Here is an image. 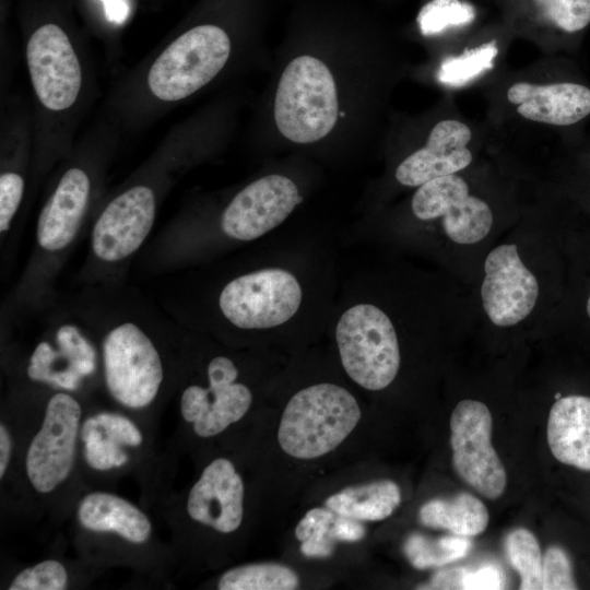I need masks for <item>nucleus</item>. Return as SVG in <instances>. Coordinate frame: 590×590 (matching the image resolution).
Listing matches in <instances>:
<instances>
[{"label":"nucleus","instance_id":"f257e3e1","mask_svg":"<svg viewBox=\"0 0 590 590\" xmlns=\"http://www.w3.org/2000/svg\"><path fill=\"white\" fill-rule=\"evenodd\" d=\"M307 302L303 275L285 266L244 271L219 290L215 307L220 318L243 331H268L292 323Z\"/></svg>","mask_w":590,"mask_h":590},{"label":"nucleus","instance_id":"f03ea898","mask_svg":"<svg viewBox=\"0 0 590 590\" xmlns=\"http://www.w3.org/2000/svg\"><path fill=\"white\" fill-rule=\"evenodd\" d=\"M362 411L355 397L333 382H319L297 391L281 416L278 441L297 459L322 457L355 429Z\"/></svg>","mask_w":590,"mask_h":590},{"label":"nucleus","instance_id":"7ed1b4c3","mask_svg":"<svg viewBox=\"0 0 590 590\" xmlns=\"http://www.w3.org/2000/svg\"><path fill=\"white\" fill-rule=\"evenodd\" d=\"M334 339L343 369L362 388L379 391L397 377L398 334L379 306L357 299L347 305L335 320Z\"/></svg>","mask_w":590,"mask_h":590},{"label":"nucleus","instance_id":"20e7f679","mask_svg":"<svg viewBox=\"0 0 590 590\" xmlns=\"http://www.w3.org/2000/svg\"><path fill=\"white\" fill-rule=\"evenodd\" d=\"M339 103L328 67L311 56L293 59L279 81L274 119L282 135L307 144L324 138L334 127Z\"/></svg>","mask_w":590,"mask_h":590},{"label":"nucleus","instance_id":"39448f33","mask_svg":"<svg viewBox=\"0 0 590 590\" xmlns=\"http://www.w3.org/2000/svg\"><path fill=\"white\" fill-rule=\"evenodd\" d=\"M101 342L103 374L109 394L129 409H143L156 398L164 368L144 321L121 316L109 321Z\"/></svg>","mask_w":590,"mask_h":590},{"label":"nucleus","instance_id":"423d86ee","mask_svg":"<svg viewBox=\"0 0 590 590\" xmlns=\"http://www.w3.org/2000/svg\"><path fill=\"white\" fill-rule=\"evenodd\" d=\"M231 52L226 32L215 25L196 26L175 39L152 64L148 84L162 101H179L208 84Z\"/></svg>","mask_w":590,"mask_h":590},{"label":"nucleus","instance_id":"0eeeda50","mask_svg":"<svg viewBox=\"0 0 590 590\" xmlns=\"http://www.w3.org/2000/svg\"><path fill=\"white\" fill-rule=\"evenodd\" d=\"M493 420L481 401L462 400L450 417L452 467L458 476L488 499L499 498L507 485L505 467L494 449Z\"/></svg>","mask_w":590,"mask_h":590},{"label":"nucleus","instance_id":"6e6552de","mask_svg":"<svg viewBox=\"0 0 590 590\" xmlns=\"http://www.w3.org/2000/svg\"><path fill=\"white\" fill-rule=\"evenodd\" d=\"M206 386L189 385L180 397V412L200 437H213L241 420L252 403L247 385L238 381L234 361L216 355L206 365Z\"/></svg>","mask_w":590,"mask_h":590},{"label":"nucleus","instance_id":"1a4fd4ad","mask_svg":"<svg viewBox=\"0 0 590 590\" xmlns=\"http://www.w3.org/2000/svg\"><path fill=\"white\" fill-rule=\"evenodd\" d=\"M81 414L79 402L69 393L58 392L48 401L40 429L26 455V474L37 492L49 493L69 476Z\"/></svg>","mask_w":590,"mask_h":590},{"label":"nucleus","instance_id":"9d476101","mask_svg":"<svg viewBox=\"0 0 590 590\" xmlns=\"http://www.w3.org/2000/svg\"><path fill=\"white\" fill-rule=\"evenodd\" d=\"M155 216L156 199L150 187L138 185L118 194L93 225V259L106 267L128 260L150 235Z\"/></svg>","mask_w":590,"mask_h":590},{"label":"nucleus","instance_id":"9b49d317","mask_svg":"<svg viewBox=\"0 0 590 590\" xmlns=\"http://www.w3.org/2000/svg\"><path fill=\"white\" fill-rule=\"evenodd\" d=\"M302 200L288 177L263 176L243 188L224 209L221 234L236 243L253 241L281 225Z\"/></svg>","mask_w":590,"mask_h":590},{"label":"nucleus","instance_id":"f8f14e48","mask_svg":"<svg viewBox=\"0 0 590 590\" xmlns=\"http://www.w3.org/2000/svg\"><path fill=\"white\" fill-rule=\"evenodd\" d=\"M411 206L414 216L421 221L441 219L445 234L457 244L481 241L493 225L488 204L470 194L467 181L456 174L421 185Z\"/></svg>","mask_w":590,"mask_h":590},{"label":"nucleus","instance_id":"ddd939ff","mask_svg":"<svg viewBox=\"0 0 590 590\" xmlns=\"http://www.w3.org/2000/svg\"><path fill=\"white\" fill-rule=\"evenodd\" d=\"M30 75L39 102L50 110L69 108L80 92V62L66 33L45 24L31 36L26 49Z\"/></svg>","mask_w":590,"mask_h":590},{"label":"nucleus","instance_id":"4468645a","mask_svg":"<svg viewBox=\"0 0 590 590\" xmlns=\"http://www.w3.org/2000/svg\"><path fill=\"white\" fill-rule=\"evenodd\" d=\"M484 269L481 297L491 321L509 327L527 318L536 303L539 284L522 263L517 246L505 244L493 249Z\"/></svg>","mask_w":590,"mask_h":590},{"label":"nucleus","instance_id":"2eb2a0df","mask_svg":"<svg viewBox=\"0 0 590 590\" xmlns=\"http://www.w3.org/2000/svg\"><path fill=\"white\" fill-rule=\"evenodd\" d=\"M97 365L98 353L87 332L79 322L62 321L54 329L51 340L36 344L27 376L36 382L74 391L95 374Z\"/></svg>","mask_w":590,"mask_h":590},{"label":"nucleus","instance_id":"dca6fc26","mask_svg":"<svg viewBox=\"0 0 590 590\" xmlns=\"http://www.w3.org/2000/svg\"><path fill=\"white\" fill-rule=\"evenodd\" d=\"M190 518L221 533L236 531L244 515V483L234 464L219 458L206 465L187 499Z\"/></svg>","mask_w":590,"mask_h":590},{"label":"nucleus","instance_id":"f3484780","mask_svg":"<svg viewBox=\"0 0 590 590\" xmlns=\"http://www.w3.org/2000/svg\"><path fill=\"white\" fill-rule=\"evenodd\" d=\"M91 191L87 174L68 169L39 213L36 245L45 258H57L74 241L81 227Z\"/></svg>","mask_w":590,"mask_h":590},{"label":"nucleus","instance_id":"a211bd4d","mask_svg":"<svg viewBox=\"0 0 590 590\" xmlns=\"http://www.w3.org/2000/svg\"><path fill=\"white\" fill-rule=\"evenodd\" d=\"M470 128L458 120H441L432 129L424 148L403 160L396 170L397 180L408 187L421 185L462 170L472 162L468 143Z\"/></svg>","mask_w":590,"mask_h":590},{"label":"nucleus","instance_id":"6ab92c4d","mask_svg":"<svg viewBox=\"0 0 590 590\" xmlns=\"http://www.w3.org/2000/svg\"><path fill=\"white\" fill-rule=\"evenodd\" d=\"M507 98L523 118L548 125H574L590 114V88L577 83L520 82L508 88Z\"/></svg>","mask_w":590,"mask_h":590},{"label":"nucleus","instance_id":"aec40b11","mask_svg":"<svg viewBox=\"0 0 590 590\" xmlns=\"http://www.w3.org/2000/svg\"><path fill=\"white\" fill-rule=\"evenodd\" d=\"M547 444L560 463L590 471V397H562L551 408Z\"/></svg>","mask_w":590,"mask_h":590},{"label":"nucleus","instance_id":"412c9836","mask_svg":"<svg viewBox=\"0 0 590 590\" xmlns=\"http://www.w3.org/2000/svg\"><path fill=\"white\" fill-rule=\"evenodd\" d=\"M81 439L87 464L94 470L106 471L126 464L128 456L122 448L141 445L143 437L128 417L102 412L85 420Z\"/></svg>","mask_w":590,"mask_h":590},{"label":"nucleus","instance_id":"4be33fe9","mask_svg":"<svg viewBox=\"0 0 590 590\" xmlns=\"http://www.w3.org/2000/svg\"><path fill=\"white\" fill-rule=\"evenodd\" d=\"M78 518L90 531L114 532L131 543H144L152 533V523L144 512L110 493L93 492L84 496Z\"/></svg>","mask_w":590,"mask_h":590},{"label":"nucleus","instance_id":"5701e85b","mask_svg":"<svg viewBox=\"0 0 590 590\" xmlns=\"http://www.w3.org/2000/svg\"><path fill=\"white\" fill-rule=\"evenodd\" d=\"M401 503V492L391 480L350 486L329 496L326 507L338 516L358 521H379L392 515Z\"/></svg>","mask_w":590,"mask_h":590},{"label":"nucleus","instance_id":"b1692460","mask_svg":"<svg viewBox=\"0 0 590 590\" xmlns=\"http://www.w3.org/2000/svg\"><path fill=\"white\" fill-rule=\"evenodd\" d=\"M418 516L424 526L462 536L482 533L489 520L483 502L469 493H460L451 499H432L421 507Z\"/></svg>","mask_w":590,"mask_h":590},{"label":"nucleus","instance_id":"393cba45","mask_svg":"<svg viewBox=\"0 0 590 590\" xmlns=\"http://www.w3.org/2000/svg\"><path fill=\"white\" fill-rule=\"evenodd\" d=\"M298 575L288 566L278 563H256L232 568L219 580L220 590H294Z\"/></svg>","mask_w":590,"mask_h":590},{"label":"nucleus","instance_id":"a878e982","mask_svg":"<svg viewBox=\"0 0 590 590\" xmlns=\"http://www.w3.org/2000/svg\"><path fill=\"white\" fill-rule=\"evenodd\" d=\"M472 543L469 536L449 535L430 539L412 534L404 544V553L411 564L418 568L441 567L464 557Z\"/></svg>","mask_w":590,"mask_h":590},{"label":"nucleus","instance_id":"bb28decb","mask_svg":"<svg viewBox=\"0 0 590 590\" xmlns=\"http://www.w3.org/2000/svg\"><path fill=\"white\" fill-rule=\"evenodd\" d=\"M505 551L510 565L520 576L521 590L542 589V554L534 534L519 528L505 540Z\"/></svg>","mask_w":590,"mask_h":590},{"label":"nucleus","instance_id":"cd10ccee","mask_svg":"<svg viewBox=\"0 0 590 590\" xmlns=\"http://www.w3.org/2000/svg\"><path fill=\"white\" fill-rule=\"evenodd\" d=\"M337 514L329 508H312L298 522L295 536L302 542L300 551L307 557H328L333 552L332 524Z\"/></svg>","mask_w":590,"mask_h":590},{"label":"nucleus","instance_id":"c85d7f7f","mask_svg":"<svg viewBox=\"0 0 590 590\" xmlns=\"http://www.w3.org/2000/svg\"><path fill=\"white\" fill-rule=\"evenodd\" d=\"M498 54L496 42L485 43L465 50L458 57L446 59L438 71V80L447 85L461 86L493 68V60Z\"/></svg>","mask_w":590,"mask_h":590},{"label":"nucleus","instance_id":"c756f323","mask_svg":"<svg viewBox=\"0 0 590 590\" xmlns=\"http://www.w3.org/2000/svg\"><path fill=\"white\" fill-rule=\"evenodd\" d=\"M475 19L472 4L461 0H432L417 16L421 33L435 35L449 27L468 25Z\"/></svg>","mask_w":590,"mask_h":590},{"label":"nucleus","instance_id":"7c9ffc66","mask_svg":"<svg viewBox=\"0 0 590 590\" xmlns=\"http://www.w3.org/2000/svg\"><path fill=\"white\" fill-rule=\"evenodd\" d=\"M538 16L554 27L576 33L590 23V0H529Z\"/></svg>","mask_w":590,"mask_h":590},{"label":"nucleus","instance_id":"2f4dec72","mask_svg":"<svg viewBox=\"0 0 590 590\" xmlns=\"http://www.w3.org/2000/svg\"><path fill=\"white\" fill-rule=\"evenodd\" d=\"M68 586V573L58 560L47 559L20 571L9 590H63Z\"/></svg>","mask_w":590,"mask_h":590},{"label":"nucleus","instance_id":"473e14b6","mask_svg":"<svg viewBox=\"0 0 590 590\" xmlns=\"http://www.w3.org/2000/svg\"><path fill=\"white\" fill-rule=\"evenodd\" d=\"M542 589H578L571 560L566 551L559 546L553 545L548 547L542 558Z\"/></svg>","mask_w":590,"mask_h":590},{"label":"nucleus","instance_id":"72a5a7b5","mask_svg":"<svg viewBox=\"0 0 590 590\" xmlns=\"http://www.w3.org/2000/svg\"><path fill=\"white\" fill-rule=\"evenodd\" d=\"M24 191V180L13 172L0 176V233L4 235L20 206Z\"/></svg>","mask_w":590,"mask_h":590},{"label":"nucleus","instance_id":"f704fd0d","mask_svg":"<svg viewBox=\"0 0 590 590\" xmlns=\"http://www.w3.org/2000/svg\"><path fill=\"white\" fill-rule=\"evenodd\" d=\"M503 586V574L494 565H484L472 571L467 569L462 580L464 590H495L502 589Z\"/></svg>","mask_w":590,"mask_h":590},{"label":"nucleus","instance_id":"c9c22d12","mask_svg":"<svg viewBox=\"0 0 590 590\" xmlns=\"http://www.w3.org/2000/svg\"><path fill=\"white\" fill-rule=\"evenodd\" d=\"M332 534L338 541L356 542L365 535V528L358 520L338 516L332 524Z\"/></svg>","mask_w":590,"mask_h":590},{"label":"nucleus","instance_id":"e433bc0d","mask_svg":"<svg viewBox=\"0 0 590 590\" xmlns=\"http://www.w3.org/2000/svg\"><path fill=\"white\" fill-rule=\"evenodd\" d=\"M465 568H451L438 571L424 589H462Z\"/></svg>","mask_w":590,"mask_h":590},{"label":"nucleus","instance_id":"4c0bfd02","mask_svg":"<svg viewBox=\"0 0 590 590\" xmlns=\"http://www.w3.org/2000/svg\"><path fill=\"white\" fill-rule=\"evenodd\" d=\"M107 21L122 24L129 16V5L126 0H101Z\"/></svg>","mask_w":590,"mask_h":590},{"label":"nucleus","instance_id":"58836bf2","mask_svg":"<svg viewBox=\"0 0 590 590\" xmlns=\"http://www.w3.org/2000/svg\"><path fill=\"white\" fill-rule=\"evenodd\" d=\"M12 452V438L8 428L1 423L0 425V477L2 479Z\"/></svg>","mask_w":590,"mask_h":590},{"label":"nucleus","instance_id":"ea45409f","mask_svg":"<svg viewBox=\"0 0 590 590\" xmlns=\"http://www.w3.org/2000/svg\"><path fill=\"white\" fill-rule=\"evenodd\" d=\"M587 312H588V316L590 318V296H589L588 302H587Z\"/></svg>","mask_w":590,"mask_h":590}]
</instances>
